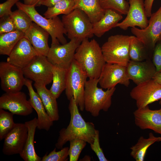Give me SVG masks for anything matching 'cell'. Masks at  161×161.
<instances>
[{"label": "cell", "mask_w": 161, "mask_h": 161, "mask_svg": "<svg viewBox=\"0 0 161 161\" xmlns=\"http://www.w3.org/2000/svg\"><path fill=\"white\" fill-rule=\"evenodd\" d=\"M24 85L29 91L30 97L29 100L30 104L37 114V128L39 130L48 131L53 125V121L47 113L40 96L34 91L32 86V80L26 78Z\"/></svg>", "instance_id": "obj_20"}, {"label": "cell", "mask_w": 161, "mask_h": 161, "mask_svg": "<svg viewBox=\"0 0 161 161\" xmlns=\"http://www.w3.org/2000/svg\"><path fill=\"white\" fill-rule=\"evenodd\" d=\"M69 101L70 121L66 128L61 129L59 131L55 144V147L59 149H62L67 142L74 139L83 140L90 144L92 143L96 130L92 123L86 122L83 118L74 98H72Z\"/></svg>", "instance_id": "obj_1"}, {"label": "cell", "mask_w": 161, "mask_h": 161, "mask_svg": "<svg viewBox=\"0 0 161 161\" xmlns=\"http://www.w3.org/2000/svg\"><path fill=\"white\" fill-rule=\"evenodd\" d=\"M13 114L0 109V140L4 139L14 127L16 123L13 120Z\"/></svg>", "instance_id": "obj_32"}, {"label": "cell", "mask_w": 161, "mask_h": 161, "mask_svg": "<svg viewBox=\"0 0 161 161\" xmlns=\"http://www.w3.org/2000/svg\"><path fill=\"white\" fill-rule=\"evenodd\" d=\"M129 52L130 60L141 61L150 59L148 49L135 36H131Z\"/></svg>", "instance_id": "obj_29"}, {"label": "cell", "mask_w": 161, "mask_h": 161, "mask_svg": "<svg viewBox=\"0 0 161 161\" xmlns=\"http://www.w3.org/2000/svg\"><path fill=\"white\" fill-rule=\"evenodd\" d=\"M87 78L85 72L74 60L67 69L65 94L69 100L74 98L82 111L84 109V95Z\"/></svg>", "instance_id": "obj_7"}, {"label": "cell", "mask_w": 161, "mask_h": 161, "mask_svg": "<svg viewBox=\"0 0 161 161\" xmlns=\"http://www.w3.org/2000/svg\"><path fill=\"white\" fill-rule=\"evenodd\" d=\"M154 0H145V8L148 17H150L151 14V10L153 4Z\"/></svg>", "instance_id": "obj_40"}, {"label": "cell", "mask_w": 161, "mask_h": 161, "mask_svg": "<svg viewBox=\"0 0 161 161\" xmlns=\"http://www.w3.org/2000/svg\"><path fill=\"white\" fill-rule=\"evenodd\" d=\"M0 109L7 110L14 114L26 116L33 112L26 94L20 91L5 92L0 97Z\"/></svg>", "instance_id": "obj_14"}, {"label": "cell", "mask_w": 161, "mask_h": 161, "mask_svg": "<svg viewBox=\"0 0 161 161\" xmlns=\"http://www.w3.org/2000/svg\"><path fill=\"white\" fill-rule=\"evenodd\" d=\"M101 8L112 10L121 15H126L129 7L126 0H99Z\"/></svg>", "instance_id": "obj_33"}, {"label": "cell", "mask_w": 161, "mask_h": 161, "mask_svg": "<svg viewBox=\"0 0 161 161\" xmlns=\"http://www.w3.org/2000/svg\"><path fill=\"white\" fill-rule=\"evenodd\" d=\"M143 0H129V7L127 16L121 22L115 26L123 30L129 27H138L140 29L145 28L148 26L147 19Z\"/></svg>", "instance_id": "obj_15"}, {"label": "cell", "mask_w": 161, "mask_h": 161, "mask_svg": "<svg viewBox=\"0 0 161 161\" xmlns=\"http://www.w3.org/2000/svg\"><path fill=\"white\" fill-rule=\"evenodd\" d=\"M28 129V135L24 147L19 154L25 161H41V158L36 154L34 147V141L35 133L38 125L37 118L24 123Z\"/></svg>", "instance_id": "obj_22"}, {"label": "cell", "mask_w": 161, "mask_h": 161, "mask_svg": "<svg viewBox=\"0 0 161 161\" xmlns=\"http://www.w3.org/2000/svg\"><path fill=\"white\" fill-rule=\"evenodd\" d=\"M150 17L146 27L143 29L132 27L131 31L144 44L150 52H153L157 43L161 39V6Z\"/></svg>", "instance_id": "obj_10"}, {"label": "cell", "mask_w": 161, "mask_h": 161, "mask_svg": "<svg viewBox=\"0 0 161 161\" xmlns=\"http://www.w3.org/2000/svg\"><path fill=\"white\" fill-rule=\"evenodd\" d=\"M92 149L95 152L100 161H109L105 156L102 149L100 147L99 140V131L96 130L93 143L90 144Z\"/></svg>", "instance_id": "obj_37"}, {"label": "cell", "mask_w": 161, "mask_h": 161, "mask_svg": "<svg viewBox=\"0 0 161 161\" xmlns=\"http://www.w3.org/2000/svg\"><path fill=\"white\" fill-rule=\"evenodd\" d=\"M27 135V128L24 123H16L4 139L3 153L7 156L19 154L24 147Z\"/></svg>", "instance_id": "obj_16"}, {"label": "cell", "mask_w": 161, "mask_h": 161, "mask_svg": "<svg viewBox=\"0 0 161 161\" xmlns=\"http://www.w3.org/2000/svg\"><path fill=\"white\" fill-rule=\"evenodd\" d=\"M38 55L25 37L17 43L7 58V61L23 69Z\"/></svg>", "instance_id": "obj_18"}, {"label": "cell", "mask_w": 161, "mask_h": 161, "mask_svg": "<svg viewBox=\"0 0 161 161\" xmlns=\"http://www.w3.org/2000/svg\"><path fill=\"white\" fill-rule=\"evenodd\" d=\"M159 103L161 106V99L160 100Z\"/></svg>", "instance_id": "obj_44"}, {"label": "cell", "mask_w": 161, "mask_h": 161, "mask_svg": "<svg viewBox=\"0 0 161 161\" xmlns=\"http://www.w3.org/2000/svg\"><path fill=\"white\" fill-rule=\"evenodd\" d=\"M153 52L152 61L157 73H161V39L157 43Z\"/></svg>", "instance_id": "obj_38"}, {"label": "cell", "mask_w": 161, "mask_h": 161, "mask_svg": "<svg viewBox=\"0 0 161 161\" xmlns=\"http://www.w3.org/2000/svg\"><path fill=\"white\" fill-rule=\"evenodd\" d=\"M19 0H7L0 4V18L10 15L12 12V7Z\"/></svg>", "instance_id": "obj_39"}, {"label": "cell", "mask_w": 161, "mask_h": 161, "mask_svg": "<svg viewBox=\"0 0 161 161\" xmlns=\"http://www.w3.org/2000/svg\"><path fill=\"white\" fill-rule=\"evenodd\" d=\"M130 80L126 66L106 63L98 78V83L102 88L107 89L115 87L118 84L128 87Z\"/></svg>", "instance_id": "obj_13"}, {"label": "cell", "mask_w": 161, "mask_h": 161, "mask_svg": "<svg viewBox=\"0 0 161 161\" xmlns=\"http://www.w3.org/2000/svg\"><path fill=\"white\" fill-rule=\"evenodd\" d=\"M18 9L25 12L32 21L46 30L50 36L51 44L61 43L64 44L67 40L64 35L66 32L62 20L58 16L47 18L41 15L36 10L34 6L28 5L18 1L16 4Z\"/></svg>", "instance_id": "obj_4"}, {"label": "cell", "mask_w": 161, "mask_h": 161, "mask_svg": "<svg viewBox=\"0 0 161 161\" xmlns=\"http://www.w3.org/2000/svg\"><path fill=\"white\" fill-rule=\"evenodd\" d=\"M160 141L161 137H156L151 132L149 134L147 138L140 136L136 143L130 148V155L136 161H143L149 147L155 142Z\"/></svg>", "instance_id": "obj_26"}, {"label": "cell", "mask_w": 161, "mask_h": 161, "mask_svg": "<svg viewBox=\"0 0 161 161\" xmlns=\"http://www.w3.org/2000/svg\"><path fill=\"white\" fill-rule=\"evenodd\" d=\"M24 36V33L17 30L0 34V54L8 56L18 41Z\"/></svg>", "instance_id": "obj_27"}, {"label": "cell", "mask_w": 161, "mask_h": 161, "mask_svg": "<svg viewBox=\"0 0 161 161\" xmlns=\"http://www.w3.org/2000/svg\"><path fill=\"white\" fill-rule=\"evenodd\" d=\"M126 71L130 80L136 85L152 79L157 73L150 59L141 61L130 60L126 66Z\"/></svg>", "instance_id": "obj_19"}, {"label": "cell", "mask_w": 161, "mask_h": 161, "mask_svg": "<svg viewBox=\"0 0 161 161\" xmlns=\"http://www.w3.org/2000/svg\"><path fill=\"white\" fill-rule=\"evenodd\" d=\"M131 37L117 34L108 38L101 47L106 63L127 65L130 60L129 50Z\"/></svg>", "instance_id": "obj_6"}, {"label": "cell", "mask_w": 161, "mask_h": 161, "mask_svg": "<svg viewBox=\"0 0 161 161\" xmlns=\"http://www.w3.org/2000/svg\"><path fill=\"white\" fill-rule=\"evenodd\" d=\"M68 154L70 161H78L80 154L86 145L87 142L80 139H74L69 141Z\"/></svg>", "instance_id": "obj_34"}, {"label": "cell", "mask_w": 161, "mask_h": 161, "mask_svg": "<svg viewBox=\"0 0 161 161\" xmlns=\"http://www.w3.org/2000/svg\"><path fill=\"white\" fill-rule=\"evenodd\" d=\"M62 0H41L39 2L38 6L44 5L48 7H51Z\"/></svg>", "instance_id": "obj_41"}, {"label": "cell", "mask_w": 161, "mask_h": 161, "mask_svg": "<svg viewBox=\"0 0 161 161\" xmlns=\"http://www.w3.org/2000/svg\"><path fill=\"white\" fill-rule=\"evenodd\" d=\"M0 34L16 30L14 21L10 15L0 18Z\"/></svg>", "instance_id": "obj_36"}, {"label": "cell", "mask_w": 161, "mask_h": 161, "mask_svg": "<svg viewBox=\"0 0 161 161\" xmlns=\"http://www.w3.org/2000/svg\"><path fill=\"white\" fill-rule=\"evenodd\" d=\"M122 15L110 9L105 10V13L98 21L93 24L92 32L98 38L113 28L123 18Z\"/></svg>", "instance_id": "obj_23"}, {"label": "cell", "mask_w": 161, "mask_h": 161, "mask_svg": "<svg viewBox=\"0 0 161 161\" xmlns=\"http://www.w3.org/2000/svg\"><path fill=\"white\" fill-rule=\"evenodd\" d=\"M25 4L37 6L39 2L41 0H23Z\"/></svg>", "instance_id": "obj_42"}, {"label": "cell", "mask_w": 161, "mask_h": 161, "mask_svg": "<svg viewBox=\"0 0 161 161\" xmlns=\"http://www.w3.org/2000/svg\"><path fill=\"white\" fill-rule=\"evenodd\" d=\"M77 8L83 11L93 24L99 20L105 12L101 7L99 0H74L73 10Z\"/></svg>", "instance_id": "obj_25"}, {"label": "cell", "mask_w": 161, "mask_h": 161, "mask_svg": "<svg viewBox=\"0 0 161 161\" xmlns=\"http://www.w3.org/2000/svg\"><path fill=\"white\" fill-rule=\"evenodd\" d=\"M24 33V37L38 54L47 56L50 48L48 44L49 34L33 22Z\"/></svg>", "instance_id": "obj_21"}, {"label": "cell", "mask_w": 161, "mask_h": 161, "mask_svg": "<svg viewBox=\"0 0 161 161\" xmlns=\"http://www.w3.org/2000/svg\"><path fill=\"white\" fill-rule=\"evenodd\" d=\"M98 79H89L85 85L84 109L94 117H97L101 110L107 112L112 103L115 87L104 91L97 87Z\"/></svg>", "instance_id": "obj_3"}, {"label": "cell", "mask_w": 161, "mask_h": 161, "mask_svg": "<svg viewBox=\"0 0 161 161\" xmlns=\"http://www.w3.org/2000/svg\"><path fill=\"white\" fill-rule=\"evenodd\" d=\"M133 114L135 124L140 129H151L161 135V108L152 110L148 105L137 108Z\"/></svg>", "instance_id": "obj_17"}, {"label": "cell", "mask_w": 161, "mask_h": 161, "mask_svg": "<svg viewBox=\"0 0 161 161\" xmlns=\"http://www.w3.org/2000/svg\"><path fill=\"white\" fill-rule=\"evenodd\" d=\"M74 5V0H63L52 7H48L44 15L49 18L60 14L67 15L73 10Z\"/></svg>", "instance_id": "obj_30"}, {"label": "cell", "mask_w": 161, "mask_h": 161, "mask_svg": "<svg viewBox=\"0 0 161 161\" xmlns=\"http://www.w3.org/2000/svg\"><path fill=\"white\" fill-rule=\"evenodd\" d=\"M130 95L137 108H143L161 99V84L152 79L136 85Z\"/></svg>", "instance_id": "obj_11"}, {"label": "cell", "mask_w": 161, "mask_h": 161, "mask_svg": "<svg viewBox=\"0 0 161 161\" xmlns=\"http://www.w3.org/2000/svg\"><path fill=\"white\" fill-rule=\"evenodd\" d=\"M34 86L51 120L53 122L58 120L59 115L57 99L46 85L34 83Z\"/></svg>", "instance_id": "obj_24"}, {"label": "cell", "mask_w": 161, "mask_h": 161, "mask_svg": "<svg viewBox=\"0 0 161 161\" xmlns=\"http://www.w3.org/2000/svg\"><path fill=\"white\" fill-rule=\"evenodd\" d=\"M67 71V69L53 65L52 83L49 90L56 99L65 89Z\"/></svg>", "instance_id": "obj_28"}, {"label": "cell", "mask_w": 161, "mask_h": 161, "mask_svg": "<svg viewBox=\"0 0 161 161\" xmlns=\"http://www.w3.org/2000/svg\"><path fill=\"white\" fill-rule=\"evenodd\" d=\"M153 79L161 84V73H157Z\"/></svg>", "instance_id": "obj_43"}, {"label": "cell", "mask_w": 161, "mask_h": 161, "mask_svg": "<svg viewBox=\"0 0 161 161\" xmlns=\"http://www.w3.org/2000/svg\"><path fill=\"white\" fill-rule=\"evenodd\" d=\"M74 60L89 79H98L106 63L97 42L88 38L83 40L77 49Z\"/></svg>", "instance_id": "obj_2"}, {"label": "cell", "mask_w": 161, "mask_h": 161, "mask_svg": "<svg viewBox=\"0 0 161 161\" xmlns=\"http://www.w3.org/2000/svg\"><path fill=\"white\" fill-rule=\"evenodd\" d=\"M61 20L70 40L74 39L82 42L94 36L93 24L87 15L80 9H75L69 14L63 15Z\"/></svg>", "instance_id": "obj_5"}, {"label": "cell", "mask_w": 161, "mask_h": 161, "mask_svg": "<svg viewBox=\"0 0 161 161\" xmlns=\"http://www.w3.org/2000/svg\"><path fill=\"white\" fill-rule=\"evenodd\" d=\"M53 66L47 56L38 55L22 69L26 78L46 86L52 81Z\"/></svg>", "instance_id": "obj_8"}, {"label": "cell", "mask_w": 161, "mask_h": 161, "mask_svg": "<svg viewBox=\"0 0 161 161\" xmlns=\"http://www.w3.org/2000/svg\"><path fill=\"white\" fill-rule=\"evenodd\" d=\"M81 42L74 39L63 44H51L47 57L53 65L68 69L74 60L76 50Z\"/></svg>", "instance_id": "obj_9"}, {"label": "cell", "mask_w": 161, "mask_h": 161, "mask_svg": "<svg viewBox=\"0 0 161 161\" xmlns=\"http://www.w3.org/2000/svg\"><path fill=\"white\" fill-rule=\"evenodd\" d=\"M10 16L14 21L16 30L24 33L27 30L33 22L25 12L20 9L12 11Z\"/></svg>", "instance_id": "obj_31"}, {"label": "cell", "mask_w": 161, "mask_h": 161, "mask_svg": "<svg viewBox=\"0 0 161 161\" xmlns=\"http://www.w3.org/2000/svg\"><path fill=\"white\" fill-rule=\"evenodd\" d=\"M55 147L50 153L45 154L41 158V161H66L68 159L69 147L63 148L59 151H56Z\"/></svg>", "instance_id": "obj_35"}, {"label": "cell", "mask_w": 161, "mask_h": 161, "mask_svg": "<svg viewBox=\"0 0 161 161\" xmlns=\"http://www.w3.org/2000/svg\"><path fill=\"white\" fill-rule=\"evenodd\" d=\"M0 78L1 88L5 92L20 91L26 80L22 69L7 61L0 63Z\"/></svg>", "instance_id": "obj_12"}]
</instances>
